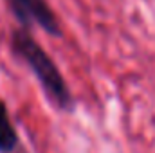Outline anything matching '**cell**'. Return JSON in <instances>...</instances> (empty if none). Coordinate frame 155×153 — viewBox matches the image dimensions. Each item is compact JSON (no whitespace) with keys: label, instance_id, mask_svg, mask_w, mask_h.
Returning <instances> with one entry per match:
<instances>
[{"label":"cell","instance_id":"1","mask_svg":"<svg viewBox=\"0 0 155 153\" xmlns=\"http://www.w3.org/2000/svg\"><path fill=\"white\" fill-rule=\"evenodd\" d=\"M11 50L33 70L51 103L58 110L71 112L74 106V97L61 70L27 29L20 27L11 33Z\"/></svg>","mask_w":155,"mask_h":153},{"label":"cell","instance_id":"2","mask_svg":"<svg viewBox=\"0 0 155 153\" xmlns=\"http://www.w3.org/2000/svg\"><path fill=\"white\" fill-rule=\"evenodd\" d=\"M7 5L22 29L31 31L33 25H38L49 36H61L58 16L47 0H7Z\"/></svg>","mask_w":155,"mask_h":153},{"label":"cell","instance_id":"3","mask_svg":"<svg viewBox=\"0 0 155 153\" xmlns=\"http://www.w3.org/2000/svg\"><path fill=\"white\" fill-rule=\"evenodd\" d=\"M0 153H29L2 99H0Z\"/></svg>","mask_w":155,"mask_h":153}]
</instances>
